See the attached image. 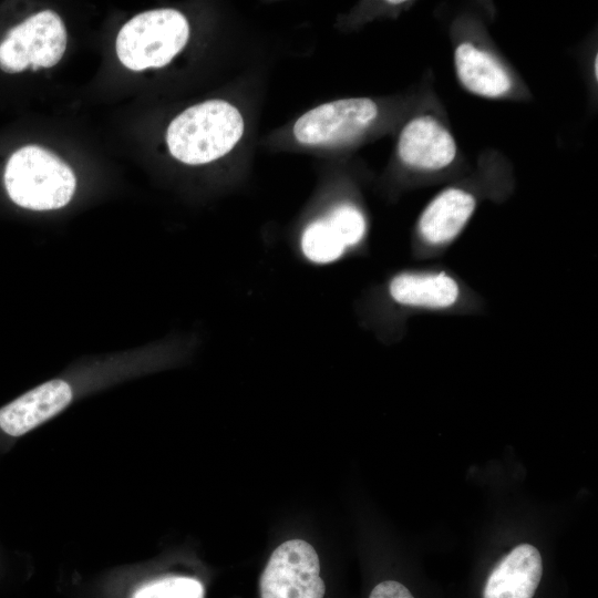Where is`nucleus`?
I'll use <instances>...</instances> for the list:
<instances>
[{
	"mask_svg": "<svg viewBox=\"0 0 598 598\" xmlns=\"http://www.w3.org/2000/svg\"><path fill=\"white\" fill-rule=\"evenodd\" d=\"M476 207L473 194L458 187L440 192L422 212L417 228L431 245L453 240L465 227Z\"/></svg>",
	"mask_w": 598,
	"mask_h": 598,
	"instance_id": "nucleus-9",
	"label": "nucleus"
},
{
	"mask_svg": "<svg viewBox=\"0 0 598 598\" xmlns=\"http://www.w3.org/2000/svg\"><path fill=\"white\" fill-rule=\"evenodd\" d=\"M66 48V30L51 10L40 11L13 27L0 43V69L18 73L55 65Z\"/></svg>",
	"mask_w": 598,
	"mask_h": 598,
	"instance_id": "nucleus-4",
	"label": "nucleus"
},
{
	"mask_svg": "<svg viewBox=\"0 0 598 598\" xmlns=\"http://www.w3.org/2000/svg\"><path fill=\"white\" fill-rule=\"evenodd\" d=\"M188 37V22L179 11H145L121 28L116 38V54L120 62L133 71L162 68L183 50Z\"/></svg>",
	"mask_w": 598,
	"mask_h": 598,
	"instance_id": "nucleus-3",
	"label": "nucleus"
},
{
	"mask_svg": "<svg viewBox=\"0 0 598 598\" xmlns=\"http://www.w3.org/2000/svg\"><path fill=\"white\" fill-rule=\"evenodd\" d=\"M369 598H414L409 589L394 580H385L378 584Z\"/></svg>",
	"mask_w": 598,
	"mask_h": 598,
	"instance_id": "nucleus-15",
	"label": "nucleus"
},
{
	"mask_svg": "<svg viewBox=\"0 0 598 598\" xmlns=\"http://www.w3.org/2000/svg\"><path fill=\"white\" fill-rule=\"evenodd\" d=\"M245 128L238 109L224 100L195 104L168 125L166 143L177 161L199 165L216 161L239 142Z\"/></svg>",
	"mask_w": 598,
	"mask_h": 598,
	"instance_id": "nucleus-1",
	"label": "nucleus"
},
{
	"mask_svg": "<svg viewBox=\"0 0 598 598\" xmlns=\"http://www.w3.org/2000/svg\"><path fill=\"white\" fill-rule=\"evenodd\" d=\"M203 584L192 577L168 576L138 587L132 598H204Z\"/></svg>",
	"mask_w": 598,
	"mask_h": 598,
	"instance_id": "nucleus-13",
	"label": "nucleus"
},
{
	"mask_svg": "<svg viewBox=\"0 0 598 598\" xmlns=\"http://www.w3.org/2000/svg\"><path fill=\"white\" fill-rule=\"evenodd\" d=\"M378 106L367 97H351L321 104L295 123V138L305 145H333L353 140L377 118Z\"/></svg>",
	"mask_w": 598,
	"mask_h": 598,
	"instance_id": "nucleus-6",
	"label": "nucleus"
},
{
	"mask_svg": "<svg viewBox=\"0 0 598 598\" xmlns=\"http://www.w3.org/2000/svg\"><path fill=\"white\" fill-rule=\"evenodd\" d=\"M3 182L10 199L32 210H51L70 203L76 178L71 167L37 145L16 151L7 162Z\"/></svg>",
	"mask_w": 598,
	"mask_h": 598,
	"instance_id": "nucleus-2",
	"label": "nucleus"
},
{
	"mask_svg": "<svg viewBox=\"0 0 598 598\" xmlns=\"http://www.w3.org/2000/svg\"><path fill=\"white\" fill-rule=\"evenodd\" d=\"M301 249L310 261L329 264L339 259L347 248L327 219L321 218L306 227Z\"/></svg>",
	"mask_w": 598,
	"mask_h": 598,
	"instance_id": "nucleus-12",
	"label": "nucleus"
},
{
	"mask_svg": "<svg viewBox=\"0 0 598 598\" xmlns=\"http://www.w3.org/2000/svg\"><path fill=\"white\" fill-rule=\"evenodd\" d=\"M543 560L530 544H519L492 569L483 598H532L540 582Z\"/></svg>",
	"mask_w": 598,
	"mask_h": 598,
	"instance_id": "nucleus-8",
	"label": "nucleus"
},
{
	"mask_svg": "<svg viewBox=\"0 0 598 598\" xmlns=\"http://www.w3.org/2000/svg\"><path fill=\"white\" fill-rule=\"evenodd\" d=\"M1 567H2V558H1V553H0V570H1Z\"/></svg>",
	"mask_w": 598,
	"mask_h": 598,
	"instance_id": "nucleus-17",
	"label": "nucleus"
},
{
	"mask_svg": "<svg viewBox=\"0 0 598 598\" xmlns=\"http://www.w3.org/2000/svg\"><path fill=\"white\" fill-rule=\"evenodd\" d=\"M457 146L451 132L432 115L409 121L398 141V155L403 164L421 171H440L456 156Z\"/></svg>",
	"mask_w": 598,
	"mask_h": 598,
	"instance_id": "nucleus-7",
	"label": "nucleus"
},
{
	"mask_svg": "<svg viewBox=\"0 0 598 598\" xmlns=\"http://www.w3.org/2000/svg\"><path fill=\"white\" fill-rule=\"evenodd\" d=\"M454 66L460 83L477 96L497 99L512 89L513 82L505 68L489 52L472 42L456 47Z\"/></svg>",
	"mask_w": 598,
	"mask_h": 598,
	"instance_id": "nucleus-10",
	"label": "nucleus"
},
{
	"mask_svg": "<svg viewBox=\"0 0 598 598\" xmlns=\"http://www.w3.org/2000/svg\"><path fill=\"white\" fill-rule=\"evenodd\" d=\"M389 291L400 305L432 309L453 306L460 295L457 282L445 272H403L391 280Z\"/></svg>",
	"mask_w": 598,
	"mask_h": 598,
	"instance_id": "nucleus-11",
	"label": "nucleus"
},
{
	"mask_svg": "<svg viewBox=\"0 0 598 598\" xmlns=\"http://www.w3.org/2000/svg\"><path fill=\"white\" fill-rule=\"evenodd\" d=\"M259 587L261 598H323L317 551L302 539L282 543L270 555Z\"/></svg>",
	"mask_w": 598,
	"mask_h": 598,
	"instance_id": "nucleus-5",
	"label": "nucleus"
},
{
	"mask_svg": "<svg viewBox=\"0 0 598 598\" xmlns=\"http://www.w3.org/2000/svg\"><path fill=\"white\" fill-rule=\"evenodd\" d=\"M597 66H598V56L596 55L595 56V76H596V79L598 76V68Z\"/></svg>",
	"mask_w": 598,
	"mask_h": 598,
	"instance_id": "nucleus-16",
	"label": "nucleus"
},
{
	"mask_svg": "<svg viewBox=\"0 0 598 598\" xmlns=\"http://www.w3.org/2000/svg\"><path fill=\"white\" fill-rule=\"evenodd\" d=\"M346 248L359 244L365 234V219L360 209L350 204L334 207L326 217Z\"/></svg>",
	"mask_w": 598,
	"mask_h": 598,
	"instance_id": "nucleus-14",
	"label": "nucleus"
}]
</instances>
